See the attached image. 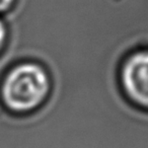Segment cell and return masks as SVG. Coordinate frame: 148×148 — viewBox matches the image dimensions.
I'll return each mask as SVG.
<instances>
[{
    "instance_id": "cell-2",
    "label": "cell",
    "mask_w": 148,
    "mask_h": 148,
    "mask_svg": "<svg viewBox=\"0 0 148 148\" xmlns=\"http://www.w3.org/2000/svg\"><path fill=\"white\" fill-rule=\"evenodd\" d=\"M122 79L129 97L139 105L148 107V52L135 54L127 60Z\"/></svg>"
},
{
    "instance_id": "cell-4",
    "label": "cell",
    "mask_w": 148,
    "mask_h": 148,
    "mask_svg": "<svg viewBox=\"0 0 148 148\" xmlns=\"http://www.w3.org/2000/svg\"><path fill=\"white\" fill-rule=\"evenodd\" d=\"M5 36H6L5 27H4V25H3V23L0 21V48L2 47V44L5 40Z\"/></svg>"
},
{
    "instance_id": "cell-3",
    "label": "cell",
    "mask_w": 148,
    "mask_h": 148,
    "mask_svg": "<svg viewBox=\"0 0 148 148\" xmlns=\"http://www.w3.org/2000/svg\"><path fill=\"white\" fill-rule=\"evenodd\" d=\"M13 2V0H0V11L7 9Z\"/></svg>"
},
{
    "instance_id": "cell-1",
    "label": "cell",
    "mask_w": 148,
    "mask_h": 148,
    "mask_svg": "<svg viewBox=\"0 0 148 148\" xmlns=\"http://www.w3.org/2000/svg\"><path fill=\"white\" fill-rule=\"evenodd\" d=\"M49 91V78L42 67L23 64L7 75L2 86L5 105L15 112H27L40 105Z\"/></svg>"
}]
</instances>
